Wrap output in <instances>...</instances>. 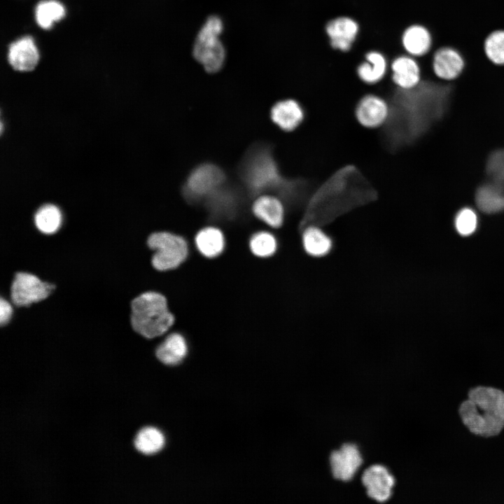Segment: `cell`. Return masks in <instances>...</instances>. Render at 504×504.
<instances>
[{
  "label": "cell",
  "instance_id": "obj_1",
  "mask_svg": "<svg viewBox=\"0 0 504 504\" xmlns=\"http://www.w3.org/2000/svg\"><path fill=\"white\" fill-rule=\"evenodd\" d=\"M458 413L463 425L473 435L497 436L504 429V391L491 386H475L461 403Z\"/></svg>",
  "mask_w": 504,
  "mask_h": 504
},
{
  "label": "cell",
  "instance_id": "obj_2",
  "mask_svg": "<svg viewBox=\"0 0 504 504\" xmlns=\"http://www.w3.org/2000/svg\"><path fill=\"white\" fill-rule=\"evenodd\" d=\"M130 318L133 330L148 340L165 335L175 321L167 298L155 290L144 291L132 300Z\"/></svg>",
  "mask_w": 504,
  "mask_h": 504
},
{
  "label": "cell",
  "instance_id": "obj_3",
  "mask_svg": "<svg viewBox=\"0 0 504 504\" xmlns=\"http://www.w3.org/2000/svg\"><path fill=\"white\" fill-rule=\"evenodd\" d=\"M223 30L221 19L212 15L206 19L196 36L193 57L208 73L218 71L224 64L225 50L220 40Z\"/></svg>",
  "mask_w": 504,
  "mask_h": 504
},
{
  "label": "cell",
  "instance_id": "obj_4",
  "mask_svg": "<svg viewBox=\"0 0 504 504\" xmlns=\"http://www.w3.org/2000/svg\"><path fill=\"white\" fill-rule=\"evenodd\" d=\"M148 248L153 252L151 265L160 272L178 267L188 258L189 244L182 236L176 233L159 230L147 238Z\"/></svg>",
  "mask_w": 504,
  "mask_h": 504
},
{
  "label": "cell",
  "instance_id": "obj_5",
  "mask_svg": "<svg viewBox=\"0 0 504 504\" xmlns=\"http://www.w3.org/2000/svg\"><path fill=\"white\" fill-rule=\"evenodd\" d=\"M244 178L254 192H261L278 185L279 175L277 167L266 150H254L246 161Z\"/></svg>",
  "mask_w": 504,
  "mask_h": 504
},
{
  "label": "cell",
  "instance_id": "obj_6",
  "mask_svg": "<svg viewBox=\"0 0 504 504\" xmlns=\"http://www.w3.org/2000/svg\"><path fill=\"white\" fill-rule=\"evenodd\" d=\"M323 31L330 48L340 53L352 50L359 38L361 26L359 21L348 14H340L328 19Z\"/></svg>",
  "mask_w": 504,
  "mask_h": 504
},
{
  "label": "cell",
  "instance_id": "obj_7",
  "mask_svg": "<svg viewBox=\"0 0 504 504\" xmlns=\"http://www.w3.org/2000/svg\"><path fill=\"white\" fill-rule=\"evenodd\" d=\"M54 288L53 284L42 281L34 274L18 272L11 285L10 297L16 306H28L46 299Z\"/></svg>",
  "mask_w": 504,
  "mask_h": 504
},
{
  "label": "cell",
  "instance_id": "obj_8",
  "mask_svg": "<svg viewBox=\"0 0 504 504\" xmlns=\"http://www.w3.org/2000/svg\"><path fill=\"white\" fill-rule=\"evenodd\" d=\"M225 179L222 170L212 164H204L195 168L188 178L186 194L190 198L211 196L219 190Z\"/></svg>",
  "mask_w": 504,
  "mask_h": 504
},
{
  "label": "cell",
  "instance_id": "obj_9",
  "mask_svg": "<svg viewBox=\"0 0 504 504\" xmlns=\"http://www.w3.org/2000/svg\"><path fill=\"white\" fill-rule=\"evenodd\" d=\"M330 466L333 477L342 482L353 479L363 464V458L354 443H344L330 455Z\"/></svg>",
  "mask_w": 504,
  "mask_h": 504
},
{
  "label": "cell",
  "instance_id": "obj_10",
  "mask_svg": "<svg viewBox=\"0 0 504 504\" xmlns=\"http://www.w3.org/2000/svg\"><path fill=\"white\" fill-rule=\"evenodd\" d=\"M391 80L402 90L416 88L423 78L422 69L419 59L405 52L397 54L389 64Z\"/></svg>",
  "mask_w": 504,
  "mask_h": 504
},
{
  "label": "cell",
  "instance_id": "obj_11",
  "mask_svg": "<svg viewBox=\"0 0 504 504\" xmlns=\"http://www.w3.org/2000/svg\"><path fill=\"white\" fill-rule=\"evenodd\" d=\"M361 482L370 498L384 503L391 498L396 480L386 466L374 464L364 470Z\"/></svg>",
  "mask_w": 504,
  "mask_h": 504
},
{
  "label": "cell",
  "instance_id": "obj_12",
  "mask_svg": "<svg viewBox=\"0 0 504 504\" xmlns=\"http://www.w3.org/2000/svg\"><path fill=\"white\" fill-rule=\"evenodd\" d=\"M430 53L432 70L438 78L452 81L462 74L465 62L461 53L456 48L443 46Z\"/></svg>",
  "mask_w": 504,
  "mask_h": 504
},
{
  "label": "cell",
  "instance_id": "obj_13",
  "mask_svg": "<svg viewBox=\"0 0 504 504\" xmlns=\"http://www.w3.org/2000/svg\"><path fill=\"white\" fill-rule=\"evenodd\" d=\"M390 113L387 102L375 94H367L358 101L355 115L358 122L367 128H377L384 124Z\"/></svg>",
  "mask_w": 504,
  "mask_h": 504
},
{
  "label": "cell",
  "instance_id": "obj_14",
  "mask_svg": "<svg viewBox=\"0 0 504 504\" xmlns=\"http://www.w3.org/2000/svg\"><path fill=\"white\" fill-rule=\"evenodd\" d=\"M400 42L403 52L419 59L430 53L433 40L427 27L412 23L402 30Z\"/></svg>",
  "mask_w": 504,
  "mask_h": 504
},
{
  "label": "cell",
  "instance_id": "obj_15",
  "mask_svg": "<svg viewBox=\"0 0 504 504\" xmlns=\"http://www.w3.org/2000/svg\"><path fill=\"white\" fill-rule=\"evenodd\" d=\"M389 64L385 52L372 48L363 54V60L356 67V74L362 83L375 85L386 77L389 70Z\"/></svg>",
  "mask_w": 504,
  "mask_h": 504
},
{
  "label": "cell",
  "instance_id": "obj_16",
  "mask_svg": "<svg viewBox=\"0 0 504 504\" xmlns=\"http://www.w3.org/2000/svg\"><path fill=\"white\" fill-rule=\"evenodd\" d=\"M8 59L17 71L33 70L39 59V53L33 38L27 36L12 43L9 46Z\"/></svg>",
  "mask_w": 504,
  "mask_h": 504
},
{
  "label": "cell",
  "instance_id": "obj_17",
  "mask_svg": "<svg viewBox=\"0 0 504 504\" xmlns=\"http://www.w3.org/2000/svg\"><path fill=\"white\" fill-rule=\"evenodd\" d=\"M252 213L270 230L279 229L284 223V206L275 196L265 195L258 197L252 204Z\"/></svg>",
  "mask_w": 504,
  "mask_h": 504
},
{
  "label": "cell",
  "instance_id": "obj_18",
  "mask_svg": "<svg viewBox=\"0 0 504 504\" xmlns=\"http://www.w3.org/2000/svg\"><path fill=\"white\" fill-rule=\"evenodd\" d=\"M188 344L180 332L169 331L155 350L158 359L167 365L180 364L188 354Z\"/></svg>",
  "mask_w": 504,
  "mask_h": 504
},
{
  "label": "cell",
  "instance_id": "obj_19",
  "mask_svg": "<svg viewBox=\"0 0 504 504\" xmlns=\"http://www.w3.org/2000/svg\"><path fill=\"white\" fill-rule=\"evenodd\" d=\"M270 116L280 129L291 132L302 122L304 111L298 101L286 99L279 101L272 106Z\"/></svg>",
  "mask_w": 504,
  "mask_h": 504
},
{
  "label": "cell",
  "instance_id": "obj_20",
  "mask_svg": "<svg viewBox=\"0 0 504 504\" xmlns=\"http://www.w3.org/2000/svg\"><path fill=\"white\" fill-rule=\"evenodd\" d=\"M195 244L203 256L215 258L223 252L225 247V237L220 228L208 225L197 232Z\"/></svg>",
  "mask_w": 504,
  "mask_h": 504
},
{
  "label": "cell",
  "instance_id": "obj_21",
  "mask_svg": "<svg viewBox=\"0 0 504 504\" xmlns=\"http://www.w3.org/2000/svg\"><path fill=\"white\" fill-rule=\"evenodd\" d=\"M475 202L478 208L486 214H494L504 209V186L494 183L480 186L476 192Z\"/></svg>",
  "mask_w": 504,
  "mask_h": 504
},
{
  "label": "cell",
  "instance_id": "obj_22",
  "mask_svg": "<svg viewBox=\"0 0 504 504\" xmlns=\"http://www.w3.org/2000/svg\"><path fill=\"white\" fill-rule=\"evenodd\" d=\"M302 244L307 255L322 258L331 251L332 240L322 229L311 225L306 227L302 232Z\"/></svg>",
  "mask_w": 504,
  "mask_h": 504
},
{
  "label": "cell",
  "instance_id": "obj_23",
  "mask_svg": "<svg viewBox=\"0 0 504 504\" xmlns=\"http://www.w3.org/2000/svg\"><path fill=\"white\" fill-rule=\"evenodd\" d=\"M278 247V239L274 232L269 229L253 233L249 241L251 253L260 258L273 256L276 253Z\"/></svg>",
  "mask_w": 504,
  "mask_h": 504
},
{
  "label": "cell",
  "instance_id": "obj_24",
  "mask_svg": "<svg viewBox=\"0 0 504 504\" xmlns=\"http://www.w3.org/2000/svg\"><path fill=\"white\" fill-rule=\"evenodd\" d=\"M164 443L163 434L154 427L144 428L137 433L134 440L136 449L146 455L158 453L163 448Z\"/></svg>",
  "mask_w": 504,
  "mask_h": 504
},
{
  "label": "cell",
  "instance_id": "obj_25",
  "mask_svg": "<svg viewBox=\"0 0 504 504\" xmlns=\"http://www.w3.org/2000/svg\"><path fill=\"white\" fill-rule=\"evenodd\" d=\"M64 15V6L56 0L42 1L35 8L36 22L43 29L51 28L54 22L62 20Z\"/></svg>",
  "mask_w": 504,
  "mask_h": 504
},
{
  "label": "cell",
  "instance_id": "obj_26",
  "mask_svg": "<svg viewBox=\"0 0 504 504\" xmlns=\"http://www.w3.org/2000/svg\"><path fill=\"white\" fill-rule=\"evenodd\" d=\"M34 223L37 229L42 233L53 234L61 226L62 214L56 206L45 204L36 212Z\"/></svg>",
  "mask_w": 504,
  "mask_h": 504
},
{
  "label": "cell",
  "instance_id": "obj_27",
  "mask_svg": "<svg viewBox=\"0 0 504 504\" xmlns=\"http://www.w3.org/2000/svg\"><path fill=\"white\" fill-rule=\"evenodd\" d=\"M484 50L487 58L494 64L504 65V29H497L490 33L484 43Z\"/></svg>",
  "mask_w": 504,
  "mask_h": 504
},
{
  "label": "cell",
  "instance_id": "obj_28",
  "mask_svg": "<svg viewBox=\"0 0 504 504\" xmlns=\"http://www.w3.org/2000/svg\"><path fill=\"white\" fill-rule=\"evenodd\" d=\"M477 225V215L470 208L462 209L456 216L455 226L456 230L463 236L471 234L475 230Z\"/></svg>",
  "mask_w": 504,
  "mask_h": 504
},
{
  "label": "cell",
  "instance_id": "obj_29",
  "mask_svg": "<svg viewBox=\"0 0 504 504\" xmlns=\"http://www.w3.org/2000/svg\"><path fill=\"white\" fill-rule=\"evenodd\" d=\"M487 171L494 181L504 183V149L491 154L488 160Z\"/></svg>",
  "mask_w": 504,
  "mask_h": 504
},
{
  "label": "cell",
  "instance_id": "obj_30",
  "mask_svg": "<svg viewBox=\"0 0 504 504\" xmlns=\"http://www.w3.org/2000/svg\"><path fill=\"white\" fill-rule=\"evenodd\" d=\"M13 309L10 304L2 297L0 299V324L6 325L11 318Z\"/></svg>",
  "mask_w": 504,
  "mask_h": 504
},
{
  "label": "cell",
  "instance_id": "obj_31",
  "mask_svg": "<svg viewBox=\"0 0 504 504\" xmlns=\"http://www.w3.org/2000/svg\"><path fill=\"white\" fill-rule=\"evenodd\" d=\"M406 12H407V4H406ZM407 18H408V15H407ZM408 20H409V19H408Z\"/></svg>",
  "mask_w": 504,
  "mask_h": 504
}]
</instances>
